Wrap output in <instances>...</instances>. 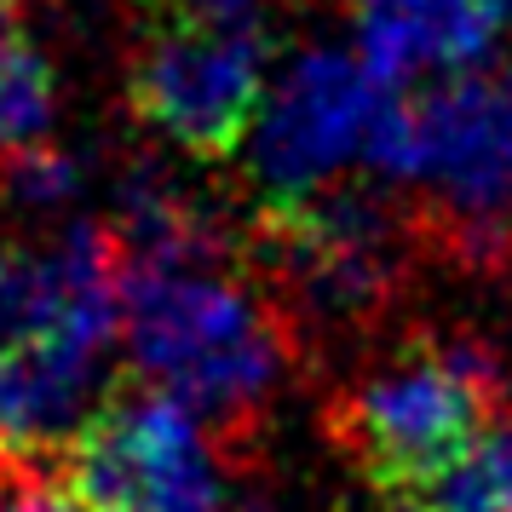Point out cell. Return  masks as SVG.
Here are the masks:
<instances>
[{"mask_svg": "<svg viewBox=\"0 0 512 512\" xmlns=\"http://www.w3.org/2000/svg\"><path fill=\"white\" fill-rule=\"evenodd\" d=\"M121 340L150 386L208 426L248 432L288 369L294 328L225 265H121Z\"/></svg>", "mask_w": 512, "mask_h": 512, "instance_id": "obj_1", "label": "cell"}, {"mask_svg": "<svg viewBox=\"0 0 512 512\" xmlns=\"http://www.w3.org/2000/svg\"><path fill=\"white\" fill-rule=\"evenodd\" d=\"M495 409L501 369L484 346L415 340L340 392L334 432L351 449V461L403 501L420 478H432L478 432H489Z\"/></svg>", "mask_w": 512, "mask_h": 512, "instance_id": "obj_2", "label": "cell"}, {"mask_svg": "<svg viewBox=\"0 0 512 512\" xmlns=\"http://www.w3.org/2000/svg\"><path fill=\"white\" fill-rule=\"evenodd\" d=\"M259 265L311 323L357 328L380 305H392L409 242L392 202H380L374 190L323 185L259 213Z\"/></svg>", "mask_w": 512, "mask_h": 512, "instance_id": "obj_3", "label": "cell"}, {"mask_svg": "<svg viewBox=\"0 0 512 512\" xmlns=\"http://www.w3.org/2000/svg\"><path fill=\"white\" fill-rule=\"evenodd\" d=\"M64 472L87 512H225L208 420L150 380L98 403Z\"/></svg>", "mask_w": 512, "mask_h": 512, "instance_id": "obj_4", "label": "cell"}, {"mask_svg": "<svg viewBox=\"0 0 512 512\" xmlns=\"http://www.w3.org/2000/svg\"><path fill=\"white\" fill-rule=\"evenodd\" d=\"M271 87V41L259 24H173L133 58L127 98L190 156L242 150Z\"/></svg>", "mask_w": 512, "mask_h": 512, "instance_id": "obj_5", "label": "cell"}, {"mask_svg": "<svg viewBox=\"0 0 512 512\" xmlns=\"http://www.w3.org/2000/svg\"><path fill=\"white\" fill-rule=\"evenodd\" d=\"M386 87L363 70V58L311 47L259 98L248 127V173H254L265 208L300 202L311 190L334 185L346 162H363V139L380 110Z\"/></svg>", "mask_w": 512, "mask_h": 512, "instance_id": "obj_6", "label": "cell"}, {"mask_svg": "<svg viewBox=\"0 0 512 512\" xmlns=\"http://www.w3.org/2000/svg\"><path fill=\"white\" fill-rule=\"evenodd\" d=\"M41 334L116 346L121 248L110 225H70L64 242L47 254L0 242V351Z\"/></svg>", "mask_w": 512, "mask_h": 512, "instance_id": "obj_7", "label": "cell"}, {"mask_svg": "<svg viewBox=\"0 0 512 512\" xmlns=\"http://www.w3.org/2000/svg\"><path fill=\"white\" fill-rule=\"evenodd\" d=\"M512 0H357V58L380 87L478 75Z\"/></svg>", "mask_w": 512, "mask_h": 512, "instance_id": "obj_8", "label": "cell"}, {"mask_svg": "<svg viewBox=\"0 0 512 512\" xmlns=\"http://www.w3.org/2000/svg\"><path fill=\"white\" fill-rule=\"evenodd\" d=\"M110 346L41 334L0 351V449L12 455H47L87 426L98 403V369Z\"/></svg>", "mask_w": 512, "mask_h": 512, "instance_id": "obj_9", "label": "cell"}, {"mask_svg": "<svg viewBox=\"0 0 512 512\" xmlns=\"http://www.w3.org/2000/svg\"><path fill=\"white\" fill-rule=\"evenodd\" d=\"M409 512H512V426H489L403 495Z\"/></svg>", "mask_w": 512, "mask_h": 512, "instance_id": "obj_10", "label": "cell"}, {"mask_svg": "<svg viewBox=\"0 0 512 512\" xmlns=\"http://www.w3.org/2000/svg\"><path fill=\"white\" fill-rule=\"evenodd\" d=\"M52 70L18 24H0V150H24L52 133Z\"/></svg>", "mask_w": 512, "mask_h": 512, "instance_id": "obj_11", "label": "cell"}, {"mask_svg": "<svg viewBox=\"0 0 512 512\" xmlns=\"http://www.w3.org/2000/svg\"><path fill=\"white\" fill-rule=\"evenodd\" d=\"M0 190H6V202H18L29 213H52L75 202V190H81V162L64 156V150H52L47 139L41 144H24V150H6V162H0Z\"/></svg>", "mask_w": 512, "mask_h": 512, "instance_id": "obj_12", "label": "cell"}, {"mask_svg": "<svg viewBox=\"0 0 512 512\" xmlns=\"http://www.w3.org/2000/svg\"><path fill=\"white\" fill-rule=\"evenodd\" d=\"M0 512H87V501L75 495L64 461L0 449Z\"/></svg>", "mask_w": 512, "mask_h": 512, "instance_id": "obj_13", "label": "cell"}, {"mask_svg": "<svg viewBox=\"0 0 512 512\" xmlns=\"http://www.w3.org/2000/svg\"><path fill=\"white\" fill-rule=\"evenodd\" d=\"M265 0H167L179 24H259Z\"/></svg>", "mask_w": 512, "mask_h": 512, "instance_id": "obj_14", "label": "cell"}]
</instances>
